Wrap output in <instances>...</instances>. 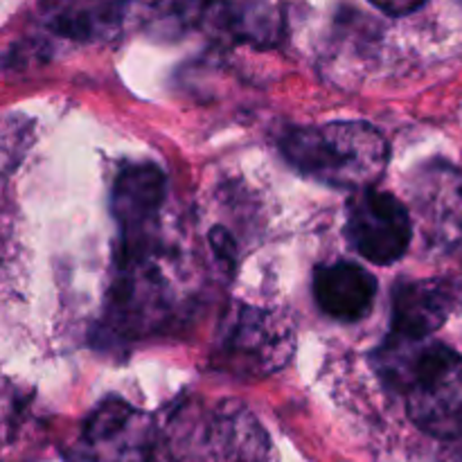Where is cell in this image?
<instances>
[{
  "instance_id": "obj_1",
  "label": "cell",
  "mask_w": 462,
  "mask_h": 462,
  "mask_svg": "<svg viewBox=\"0 0 462 462\" xmlns=\"http://www.w3.org/2000/svg\"><path fill=\"white\" fill-rule=\"evenodd\" d=\"M383 382L404 395L409 418L440 440L462 438V356L442 343L391 334L377 352Z\"/></svg>"
},
{
  "instance_id": "obj_2",
  "label": "cell",
  "mask_w": 462,
  "mask_h": 462,
  "mask_svg": "<svg viewBox=\"0 0 462 462\" xmlns=\"http://www.w3.org/2000/svg\"><path fill=\"white\" fill-rule=\"evenodd\" d=\"M282 152L300 174L350 192L374 188L391 158L382 131L356 120L298 126L282 138Z\"/></svg>"
},
{
  "instance_id": "obj_3",
  "label": "cell",
  "mask_w": 462,
  "mask_h": 462,
  "mask_svg": "<svg viewBox=\"0 0 462 462\" xmlns=\"http://www.w3.org/2000/svg\"><path fill=\"white\" fill-rule=\"evenodd\" d=\"M171 462H269L271 440L260 420L237 400L192 397L165 424Z\"/></svg>"
},
{
  "instance_id": "obj_4",
  "label": "cell",
  "mask_w": 462,
  "mask_h": 462,
  "mask_svg": "<svg viewBox=\"0 0 462 462\" xmlns=\"http://www.w3.org/2000/svg\"><path fill=\"white\" fill-rule=\"evenodd\" d=\"M296 329L280 311L237 302L217 334L215 361L237 377H269L291 361Z\"/></svg>"
},
{
  "instance_id": "obj_5",
  "label": "cell",
  "mask_w": 462,
  "mask_h": 462,
  "mask_svg": "<svg viewBox=\"0 0 462 462\" xmlns=\"http://www.w3.org/2000/svg\"><path fill=\"white\" fill-rule=\"evenodd\" d=\"M156 427L129 402L104 400L66 449L68 462H153Z\"/></svg>"
},
{
  "instance_id": "obj_6",
  "label": "cell",
  "mask_w": 462,
  "mask_h": 462,
  "mask_svg": "<svg viewBox=\"0 0 462 462\" xmlns=\"http://www.w3.org/2000/svg\"><path fill=\"white\" fill-rule=\"evenodd\" d=\"M111 298L113 320L125 332H152L170 319L174 296L165 271L158 264V248L144 253L122 251Z\"/></svg>"
},
{
  "instance_id": "obj_7",
  "label": "cell",
  "mask_w": 462,
  "mask_h": 462,
  "mask_svg": "<svg viewBox=\"0 0 462 462\" xmlns=\"http://www.w3.org/2000/svg\"><path fill=\"white\" fill-rule=\"evenodd\" d=\"M346 233L361 257L377 266H388L409 251L413 219L400 199L368 188L355 192L347 203Z\"/></svg>"
},
{
  "instance_id": "obj_8",
  "label": "cell",
  "mask_w": 462,
  "mask_h": 462,
  "mask_svg": "<svg viewBox=\"0 0 462 462\" xmlns=\"http://www.w3.org/2000/svg\"><path fill=\"white\" fill-rule=\"evenodd\" d=\"M415 224L429 248L449 251L462 242V171L447 161H431L411 176Z\"/></svg>"
},
{
  "instance_id": "obj_9",
  "label": "cell",
  "mask_w": 462,
  "mask_h": 462,
  "mask_svg": "<svg viewBox=\"0 0 462 462\" xmlns=\"http://www.w3.org/2000/svg\"><path fill=\"white\" fill-rule=\"evenodd\" d=\"M165 203V174L152 162L129 165L113 183L111 210L122 230V251H153V230Z\"/></svg>"
},
{
  "instance_id": "obj_10",
  "label": "cell",
  "mask_w": 462,
  "mask_h": 462,
  "mask_svg": "<svg viewBox=\"0 0 462 462\" xmlns=\"http://www.w3.org/2000/svg\"><path fill=\"white\" fill-rule=\"evenodd\" d=\"M311 289L320 310L343 323L365 319L377 298V280L355 262L319 266Z\"/></svg>"
},
{
  "instance_id": "obj_11",
  "label": "cell",
  "mask_w": 462,
  "mask_h": 462,
  "mask_svg": "<svg viewBox=\"0 0 462 462\" xmlns=\"http://www.w3.org/2000/svg\"><path fill=\"white\" fill-rule=\"evenodd\" d=\"M451 310V287L442 280L400 284L393 291V334L424 341L445 325Z\"/></svg>"
},
{
  "instance_id": "obj_12",
  "label": "cell",
  "mask_w": 462,
  "mask_h": 462,
  "mask_svg": "<svg viewBox=\"0 0 462 462\" xmlns=\"http://www.w3.org/2000/svg\"><path fill=\"white\" fill-rule=\"evenodd\" d=\"M45 18L68 39H106L129 18V0H52Z\"/></svg>"
},
{
  "instance_id": "obj_13",
  "label": "cell",
  "mask_w": 462,
  "mask_h": 462,
  "mask_svg": "<svg viewBox=\"0 0 462 462\" xmlns=\"http://www.w3.org/2000/svg\"><path fill=\"white\" fill-rule=\"evenodd\" d=\"M215 0H129V21L161 41L179 39L212 16Z\"/></svg>"
},
{
  "instance_id": "obj_14",
  "label": "cell",
  "mask_w": 462,
  "mask_h": 462,
  "mask_svg": "<svg viewBox=\"0 0 462 462\" xmlns=\"http://www.w3.org/2000/svg\"><path fill=\"white\" fill-rule=\"evenodd\" d=\"M212 14L235 36L255 43H269L280 25L271 0H215Z\"/></svg>"
},
{
  "instance_id": "obj_15",
  "label": "cell",
  "mask_w": 462,
  "mask_h": 462,
  "mask_svg": "<svg viewBox=\"0 0 462 462\" xmlns=\"http://www.w3.org/2000/svg\"><path fill=\"white\" fill-rule=\"evenodd\" d=\"M370 3L388 16H406V14L418 12L427 0H370Z\"/></svg>"
},
{
  "instance_id": "obj_16",
  "label": "cell",
  "mask_w": 462,
  "mask_h": 462,
  "mask_svg": "<svg viewBox=\"0 0 462 462\" xmlns=\"http://www.w3.org/2000/svg\"><path fill=\"white\" fill-rule=\"evenodd\" d=\"M460 3H462V0H460Z\"/></svg>"
}]
</instances>
